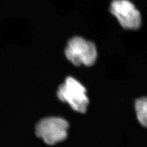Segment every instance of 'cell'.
<instances>
[{
  "instance_id": "obj_1",
  "label": "cell",
  "mask_w": 147,
  "mask_h": 147,
  "mask_svg": "<svg viewBox=\"0 0 147 147\" xmlns=\"http://www.w3.org/2000/svg\"><path fill=\"white\" fill-rule=\"evenodd\" d=\"M59 100L68 103L76 112L85 113L89 105V99L84 86L76 79L68 77L57 91Z\"/></svg>"
},
{
  "instance_id": "obj_2",
  "label": "cell",
  "mask_w": 147,
  "mask_h": 147,
  "mask_svg": "<svg viewBox=\"0 0 147 147\" xmlns=\"http://www.w3.org/2000/svg\"><path fill=\"white\" fill-rule=\"evenodd\" d=\"M67 58L74 65L91 66L97 58L94 44L80 37H74L69 41L65 50Z\"/></svg>"
},
{
  "instance_id": "obj_3",
  "label": "cell",
  "mask_w": 147,
  "mask_h": 147,
  "mask_svg": "<svg viewBox=\"0 0 147 147\" xmlns=\"http://www.w3.org/2000/svg\"><path fill=\"white\" fill-rule=\"evenodd\" d=\"M68 121L60 117H50L39 121L36 127V134L48 145L64 141L68 136Z\"/></svg>"
},
{
  "instance_id": "obj_4",
  "label": "cell",
  "mask_w": 147,
  "mask_h": 147,
  "mask_svg": "<svg viewBox=\"0 0 147 147\" xmlns=\"http://www.w3.org/2000/svg\"><path fill=\"white\" fill-rule=\"evenodd\" d=\"M110 11L125 29L135 30L141 25L139 11L129 0H113L111 4Z\"/></svg>"
},
{
  "instance_id": "obj_5",
  "label": "cell",
  "mask_w": 147,
  "mask_h": 147,
  "mask_svg": "<svg viewBox=\"0 0 147 147\" xmlns=\"http://www.w3.org/2000/svg\"><path fill=\"white\" fill-rule=\"evenodd\" d=\"M135 109L138 121L141 125L147 128V96L137 99Z\"/></svg>"
}]
</instances>
